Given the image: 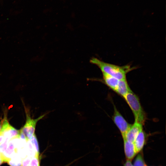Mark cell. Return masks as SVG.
I'll use <instances>...</instances> for the list:
<instances>
[{"mask_svg": "<svg viewBox=\"0 0 166 166\" xmlns=\"http://www.w3.org/2000/svg\"><path fill=\"white\" fill-rule=\"evenodd\" d=\"M90 62L97 65L102 73H106L119 80L126 79V73L132 69L129 65L121 66L104 62L96 58H92Z\"/></svg>", "mask_w": 166, "mask_h": 166, "instance_id": "cell-1", "label": "cell"}, {"mask_svg": "<svg viewBox=\"0 0 166 166\" xmlns=\"http://www.w3.org/2000/svg\"><path fill=\"white\" fill-rule=\"evenodd\" d=\"M124 98L133 113L135 121L143 124L145 115L138 97L132 91L128 93Z\"/></svg>", "mask_w": 166, "mask_h": 166, "instance_id": "cell-2", "label": "cell"}, {"mask_svg": "<svg viewBox=\"0 0 166 166\" xmlns=\"http://www.w3.org/2000/svg\"><path fill=\"white\" fill-rule=\"evenodd\" d=\"M45 115L44 114L35 119H32L28 113H26V123L20 130L24 133L28 140L34 133L36 126L37 122Z\"/></svg>", "mask_w": 166, "mask_h": 166, "instance_id": "cell-3", "label": "cell"}, {"mask_svg": "<svg viewBox=\"0 0 166 166\" xmlns=\"http://www.w3.org/2000/svg\"><path fill=\"white\" fill-rule=\"evenodd\" d=\"M113 120L120 130L123 138L124 137L132 125L128 123L115 107Z\"/></svg>", "mask_w": 166, "mask_h": 166, "instance_id": "cell-4", "label": "cell"}, {"mask_svg": "<svg viewBox=\"0 0 166 166\" xmlns=\"http://www.w3.org/2000/svg\"><path fill=\"white\" fill-rule=\"evenodd\" d=\"M3 133L4 138L9 140L18 136L20 130L15 129L9 124L6 117L5 116L3 119L2 127L1 131Z\"/></svg>", "mask_w": 166, "mask_h": 166, "instance_id": "cell-5", "label": "cell"}, {"mask_svg": "<svg viewBox=\"0 0 166 166\" xmlns=\"http://www.w3.org/2000/svg\"><path fill=\"white\" fill-rule=\"evenodd\" d=\"M142 125L140 123L135 121L134 123L131 125L123 139L134 143L138 133L142 130Z\"/></svg>", "mask_w": 166, "mask_h": 166, "instance_id": "cell-6", "label": "cell"}, {"mask_svg": "<svg viewBox=\"0 0 166 166\" xmlns=\"http://www.w3.org/2000/svg\"><path fill=\"white\" fill-rule=\"evenodd\" d=\"M125 154L127 160H131L137 153L133 143L123 139Z\"/></svg>", "mask_w": 166, "mask_h": 166, "instance_id": "cell-7", "label": "cell"}, {"mask_svg": "<svg viewBox=\"0 0 166 166\" xmlns=\"http://www.w3.org/2000/svg\"><path fill=\"white\" fill-rule=\"evenodd\" d=\"M115 91L124 97L128 93L132 91L128 85L126 79L119 80Z\"/></svg>", "mask_w": 166, "mask_h": 166, "instance_id": "cell-8", "label": "cell"}, {"mask_svg": "<svg viewBox=\"0 0 166 166\" xmlns=\"http://www.w3.org/2000/svg\"><path fill=\"white\" fill-rule=\"evenodd\" d=\"M145 140V134L142 129L138 133L133 143L137 153L140 151L143 148Z\"/></svg>", "mask_w": 166, "mask_h": 166, "instance_id": "cell-9", "label": "cell"}, {"mask_svg": "<svg viewBox=\"0 0 166 166\" xmlns=\"http://www.w3.org/2000/svg\"><path fill=\"white\" fill-rule=\"evenodd\" d=\"M103 78L105 83L112 89L115 91L119 80L109 75L102 73Z\"/></svg>", "mask_w": 166, "mask_h": 166, "instance_id": "cell-10", "label": "cell"}, {"mask_svg": "<svg viewBox=\"0 0 166 166\" xmlns=\"http://www.w3.org/2000/svg\"><path fill=\"white\" fill-rule=\"evenodd\" d=\"M22 159L17 153H15L8 161L10 166H22Z\"/></svg>", "mask_w": 166, "mask_h": 166, "instance_id": "cell-11", "label": "cell"}, {"mask_svg": "<svg viewBox=\"0 0 166 166\" xmlns=\"http://www.w3.org/2000/svg\"><path fill=\"white\" fill-rule=\"evenodd\" d=\"M26 148L28 156L32 158L34 157H38L39 154H38L36 152L34 148L29 140L27 141Z\"/></svg>", "mask_w": 166, "mask_h": 166, "instance_id": "cell-12", "label": "cell"}, {"mask_svg": "<svg viewBox=\"0 0 166 166\" xmlns=\"http://www.w3.org/2000/svg\"><path fill=\"white\" fill-rule=\"evenodd\" d=\"M36 152L38 154H39V148L38 140L35 133L29 139Z\"/></svg>", "mask_w": 166, "mask_h": 166, "instance_id": "cell-13", "label": "cell"}, {"mask_svg": "<svg viewBox=\"0 0 166 166\" xmlns=\"http://www.w3.org/2000/svg\"><path fill=\"white\" fill-rule=\"evenodd\" d=\"M133 166H147L141 154H139L136 157Z\"/></svg>", "mask_w": 166, "mask_h": 166, "instance_id": "cell-14", "label": "cell"}, {"mask_svg": "<svg viewBox=\"0 0 166 166\" xmlns=\"http://www.w3.org/2000/svg\"><path fill=\"white\" fill-rule=\"evenodd\" d=\"M9 140L8 139H5L4 141L0 144V153L3 152L7 149Z\"/></svg>", "mask_w": 166, "mask_h": 166, "instance_id": "cell-15", "label": "cell"}, {"mask_svg": "<svg viewBox=\"0 0 166 166\" xmlns=\"http://www.w3.org/2000/svg\"><path fill=\"white\" fill-rule=\"evenodd\" d=\"M29 166H40L38 157L32 158Z\"/></svg>", "mask_w": 166, "mask_h": 166, "instance_id": "cell-16", "label": "cell"}, {"mask_svg": "<svg viewBox=\"0 0 166 166\" xmlns=\"http://www.w3.org/2000/svg\"><path fill=\"white\" fill-rule=\"evenodd\" d=\"M31 159L30 157L27 156L22 159V166H29Z\"/></svg>", "mask_w": 166, "mask_h": 166, "instance_id": "cell-17", "label": "cell"}, {"mask_svg": "<svg viewBox=\"0 0 166 166\" xmlns=\"http://www.w3.org/2000/svg\"><path fill=\"white\" fill-rule=\"evenodd\" d=\"M5 140L4 137L3 133L1 131H0V144Z\"/></svg>", "mask_w": 166, "mask_h": 166, "instance_id": "cell-18", "label": "cell"}, {"mask_svg": "<svg viewBox=\"0 0 166 166\" xmlns=\"http://www.w3.org/2000/svg\"><path fill=\"white\" fill-rule=\"evenodd\" d=\"M124 166H133L132 164L131 160H127Z\"/></svg>", "mask_w": 166, "mask_h": 166, "instance_id": "cell-19", "label": "cell"}, {"mask_svg": "<svg viewBox=\"0 0 166 166\" xmlns=\"http://www.w3.org/2000/svg\"><path fill=\"white\" fill-rule=\"evenodd\" d=\"M3 122V120H1V121L0 122V131H1V129Z\"/></svg>", "mask_w": 166, "mask_h": 166, "instance_id": "cell-20", "label": "cell"}, {"mask_svg": "<svg viewBox=\"0 0 166 166\" xmlns=\"http://www.w3.org/2000/svg\"><path fill=\"white\" fill-rule=\"evenodd\" d=\"M3 162L2 160L0 158V165H1Z\"/></svg>", "mask_w": 166, "mask_h": 166, "instance_id": "cell-21", "label": "cell"}, {"mask_svg": "<svg viewBox=\"0 0 166 166\" xmlns=\"http://www.w3.org/2000/svg\"><path fill=\"white\" fill-rule=\"evenodd\" d=\"M0 156H1V155H0Z\"/></svg>", "mask_w": 166, "mask_h": 166, "instance_id": "cell-22", "label": "cell"}]
</instances>
